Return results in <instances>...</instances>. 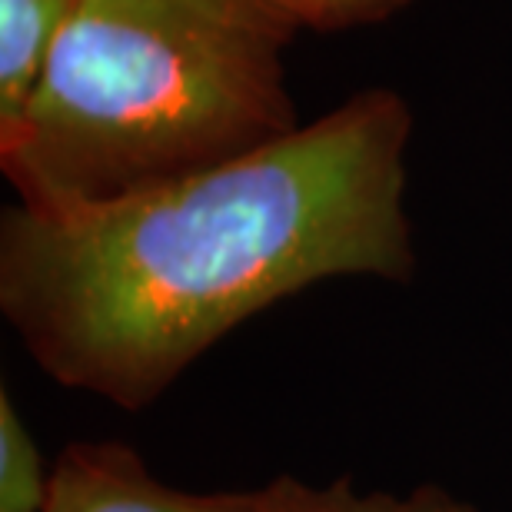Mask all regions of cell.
<instances>
[{"mask_svg": "<svg viewBox=\"0 0 512 512\" xmlns=\"http://www.w3.org/2000/svg\"><path fill=\"white\" fill-rule=\"evenodd\" d=\"M280 4L300 20V27L343 30V27L376 24V20L406 7L409 0H280Z\"/></svg>", "mask_w": 512, "mask_h": 512, "instance_id": "52a82bcc", "label": "cell"}, {"mask_svg": "<svg viewBox=\"0 0 512 512\" xmlns=\"http://www.w3.org/2000/svg\"><path fill=\"white\" fill-rule=\"evenodd\" d=\"M77 0H0V133L17 124Z\"/></svg>", "mask_w": 512, "mask_h": 512, "instance_id": "277c9868", "label": "cell"}, {"mask_svg": "<svg viewBox=\"0 0 512 512\" xmlns=\"http://www.w3.org/2000/svg\"><path fill=\"white\" fill-rule=\"evenodd\" d=\"M54 463L44 459L17 399L0 386V512H44Z\"/></svg>", "mask_w": 512, "mask_h": 512, "instance_id": "5b68a950", "label": "cell"}, {"mask_svg": "<svg viewBox=\"0 0 512 512\" xmlns=\"http://www.w3.org/2000/svg\"><path fill=\"white\" fill-rule=\"evenodd\" d=\"M310 512H479V509L436 483L416 486L409 493H383V489L356 493L346 479H340V483L323 486L320 503Z\"/></svg>", "mask_w": 512, "mask_h": 512, "instance_id": "8992f818", "label": "cell"}, {"mask_svg": "<svg viewBox=\"0 0 512 512\" xmlns=\"http://www.w3.org/2000/svg\"><path fill=\"white\" fill-rule=\"evenodd\" d=\"M413 114L363 90L220 167L67 210L0 220V313L74 393L137 413L223 336L340 276L409 280Z\"/></svg>", "mask_w": 512, "mask_h": 512, "instance_id": "6da1fadb", "label": "cell"}, {"mask_svg": "<svg viewBox=\"0 0 512 512\" xmlns=\"http://www.w3.org/2000/svg\"><path fill=\"white\" fill-rule=\"evenodd\" d=\"M323 486L280 476L256 489L187 493L127 443H70L54 459L44 512H310Z\"/></svg>", "mask_w": 512, "mask_h": 512, "instance_id": "3957f363", "label": "cell"}, {"mask_svg": "<svg viewBox=\"0 0 512 512\" xmlns=\"http://www.w3.org/2000/svg\"><path fill=\"white\" fill-rule=\"evenodd\" d=\"M296 27L280 0H77L0 133L17 203L117 200L293 133L283 50Z\"/></svg>", "mask_w": 512, "mask_h": 512, "instance_id": "7a4b0ae2", "label": "cell"}]
</instances>
